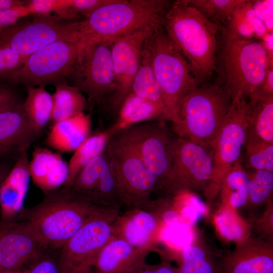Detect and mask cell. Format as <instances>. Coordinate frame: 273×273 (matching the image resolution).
<instances>
[{"mask_svg": "<svg viewBox=\"0 0 273 273\" xmlns=\"http://www.w3.org/2000/svg\"><path fill=\"white\" fill-rule=\"evenodd\" d=\"M249 105L244 99H233L226 117L212 144L214 171L209 195L218 193L226 172L241 159L247 139Z\"/></svg>", "mask_w": 273, "mask_h": 273, "instance_id": "cell-14", "label": "cell"}, {"mask_svg": "<svg viewBox=\"0 0 273 273\" xmlns=\"http://www.w3.org/2000/svg\"><path fill=\"white\" fill-rule=\"evenodd\" d=\"M246 0H186L220 29L226 26L236 9Z\"/></svg>", "mask_w": 273, "mask_h": 273, "instance_id": "cell-34", "label": "cell"}, {"mask_svg": "<svg viewBox=\"0 0 273 273\" xmlns=\"http://www.w3.org/2000/svg\"><path fill=\"white\" fill-rule=\"evenodd\" d=\"M214 171L211 149L177 136L168 177L162 190L173 196L204 191L208 195Z\"/></svg>", "mask_w": 273, "mask_h": 273, "instance_id": "cell-10", "label": "cell"}, {"mask_svg": "<svg viewBox=\"0 0 273 273\" xmlns=\"http://www.w3.org/2000/svg\"><path fill=\"white\" fill-rule=\"evenodd\" d=\"M27 273H60V271L58 261L50 257H40L28 268Z\"/></svg>", "mask_w": 273, "mask_h": 273, "instance_id": "cell-43", "label": "cell"}, {"mask_svg": "<svg viewBox=\"0 0 273 273\" xmlns=\"http://www.w3.org/2000/svg\"><path fill=\"white\" fill-rule=\"evenodd\" d=\"M213 222L217 233L227 241L237 244L251 237V225L237 210L220 205Z\"/></svg>", "mask_w": 273, "mask_h": 273, "instance_id": "cell-32", "label": "cell"}, {"mask_svg": "<svg viewBox=\"0 0 273 273\" xmlns=\"http://www.w3.org/2000/svg\"><path fill=\"white\" fill-rule=\"evenodd\" d=\"M221 263L222 273H273L272 245L250 237L237 243Z\"/></svg>", "mask_w": 273, "mask_h": 273, "instance_id": "cell-18", "label": "cell"}, {"mask_svg": "<svg viewBox=\"0 0 273 273\" xmlns=\"http://www.w3.org/2000/svg\"><path fill=\"white\" fill-rule=\"evenodd\" d=\"M249 179L247 204L257 206L271 200L273 191V172L246 170Z\"/></svg>", "mask_w": 273, "mask_h": 273, "instance_id": "cell-37", "label": "cell"}, {"mask_svg": "<svg viewBox=\"0 0 273 273\" xmlns=\"http://www.w3.org/2000/svg\"><path fill=\"white\" fill-rule=\"evenodd\" d=\"M119 107L117 119L106 130L110 136L137 124L156 120L167 121L164 112L158 106L131 92Z\"/></svg>", "mask_w": 273, "mask_h": 273, "instance_id": "cell-24", "label": "cell"}, {"mask_svg": "<svg viewBox=\"0 0 273 273\" xmlns=\"http://www.w3.org/2000/svg\"><path fill=\"white\" fill-rule=\"evenodd\" d=\"M20 104L13 91L5 87H0V113L15 108Z\"/></svg>", "mask_w": 273, "mask_h": 273, "instance_id": "cell-45", "label": "cell"}, {"mask_svg": "<svg viewBox=\"0 0 273 273\" xmlns=\"http://www.w3.org/2000/svg\"><path fill=\"white\" fill-rule=\"evenodd\" d=\"M80 20L64 21L53 16L16 23L0 32V47H8L26 57L59 41L81 43Z\"/></svg>", "mask_w": 273, "mask_h": 273, "instance_id": "cell-12", "label": "cell"}, {"mask_svg": "<svg viewBox=\"0 0 273 273\" xmlns=\"http://www.w3.org/2000/svg\"><path fill=\"white\" fill-rule=\"evenodd\" d=\"M27 151L17 158L0 188L1 220L15 221L23 212L30 176Z\"/></svg>", "mask_w": 273, "mask_h": 273, "instance_id": "cell-19", "label": "cell"}, {"mask_svg": "<svg viewBox=\"0 0 273 273\" xmlns=\"http://www.w3.org/2000/svg\"><path fill=\"white\" fill-rule=\"evenodd\" d=\"M28 270V268L25 269L24 270L21 271H18V272H3V273H27Z\"/></svg>", "mask_w": 273, "mask_h": 273, "instance_id": "cell-48", "label": "cell"}, {"mask_svg": "<svg viewBox=\"0 0 273 273\" xmlns=\"http://www.w3.org/2000/svg\"><path fill=\"white\" fill-rule=\"evenodd\" d=\"M31 15L26 6L0 10V32L16 24L23 17Z\"/></svg>", "mask_w": 273, "mask_h": 273, "instance_id": "cell-40", "label": "cell"}, {"mask_svg": "<svg viewBox=\"0 0 273 273\" xmlns=\"http://www.w3.org/2000/svg\"><path fill=\"white\" fill-rule=\"evenodd\" d=\"M152 204L147 208L127 209L123 214H119L112 224L113 236L135 248L152 250L165 219L153 210Z\"/></svg>", "mask_w": 273, "mask_h": 273, "instance_id": "cell-17", "label": "cell"}, {"mask_svg": "<svg viewBox=\"0 0 273 273\" xmlns=\"http://www.w3.org/2000/svg\"><path fill=\"white\" fill-rule=\"evenodd\" d=\"M119 211L96 210L61 248L60 273H94L97 256L113 237L112 224Z\"/></svg>", "mask_w": 273, "mask_h": 273, "instance_id": "cell-9", "label": "cell"}, {"mask_svg": "<svg viewBox=\"0 0 273 273\" xmlns=\"http://www.w3.org/2000/svg\"><path fill=\"white\" fill-rule=\"evenodd\" d=\"M150 251L135 248L113 236L99 252L94 273H129L145 261Z\"/></svg>", "mask_w": 273, "mask_h": 273, "instance_id": "cell-22", "label": "cell"}, {"mask_svg": "<svg viewBox=\"0 0 273 273\" xmlns=\"http://www.w3.org/2000/svg\"><path fill=\"white\" fill-rule=\"evenodd\" d=\"M73 85L88 99L101 104L112 100L117 91L110 44L90 41L81 44L69 76Z\"/></svg>", "mask_w": 273, "mask_h": 273, "instance_id": "cell-11", "label": "cell"}, {"mask_svg": "<svg viewBox=\"0 0 273 273\" xmlns=\"http://www.w3.org/2000/svg\"><path fill=\"white\" fill-rule=\"evenodd\" d=\"M172 2L167 0H109L81 20L82 43L111 44L117 38L147 26H163Z\"/></svg>", "mask_w": 273, "mask_h": 273, "instance_id": "cell-2", "label": "cell"}, {"mask_svg": "<svg viewBox=\"0 0 273 273\" xmlns=\"http://www.w3.org/2000/svg\"><path fill=\"white\" fill-rule=\"evenodd\" d=\"M220 29L223 39L220 54L221 85L233 99L249 98L262 81L268 68L272 66L270 53L263 42Z\"/></svg>", "mask_w": 273, "mask_h": 273, "instance_id": "cell-4", "label": "cell"}, {"mask_svg": "<svg viewBox=\"0 0 273 273\" xmlns=\"http://www.w3.org/2000/svg\"><path fill=\"white\" fill-rule=\"evenodd\" d=\"M110 136L106 130L90 135L74 151L68 163V177L64 189H69L79 171L105 151Z\"/></svg>", "mask_w": 273, "mask_h": 273, "instance_id": "cell-28", "label": "cell"}, {"mask_svg": "<svg viewBox=\"0 0 273 273\" xmlns=\"http://www.w3.org/2000/svg\"><path fill=\"white\" fill-rule=\"evenodd\" d=\"M271 97H273L272 66L268 68L262 81L249 97V101H253L261 98Z\"/></svg>", "mask_w": 273, "mask_h": 273, "instance_id": "cell-41", "label": "cell"}, {"mask_svg": "<svg viewBox=\"0 0 273 273\" xmlns=\"http://www.w3.org/2000/svg\"><path fill=\"white\" fill-rule=\"evenodd\" d=\"M81 45L79 42H55L28 56L21 67L1 75L0 79L26 87L55 85L71 75Z\"/></svg>", "mask_w": 273, "mask_h": 273, "instance_id": "cell-8", "label": "cell"}, {"mask_svg": "<svg viewBox=\"0 0 273 273\" xmlns=\"http://www.w3.org/2000/svg\"><path fill=\"white\" fill-rule=\"evenodd\" d=\"M177 273H222L221 261L196 241L180 251Z\"/></svg>", "mask_w": 273, "mask_h": 273, "instance_id": "cell-29", "label": "cell"}, {"mask_svg": "<svg viewBox=\"0 0 273 273\" xmlns=\"http://www.w3.org/2000/svg\"><path fill=\"white\" fill-rule=\"evenodd\" d=\"M158 179L161 190L169 174L176 135L165 120L143 122L117 132Z\"/></svg>", "mask_w": 273, "mask_h": 273, "instance_id": "cell-13", "label": "cell"}, {"mask_svg": "<svg viewBox=\"0 0 273 273\" xmlns=\"http://www.w3.org/2000/svg\"><path fill=\"white\" fill-rule=\"evenodd\" d=\"M91 128L90 116L81 112L53 123L46 143L61 153L74 151L90 135Z\"/></svg>", "mask_w": 273, "mask_h": 273, "instance_id": "cell-23", "label": "cell"}, {"mask_svg": "<svg viewBox=\"0 0 273 273\" xmlns=\"http://www.w3.org/2000/svg\"><path fill=\"white\" fill-rule=\"evenodd\" d=\"M129 273H177L176 267H173L167 260L154 264L143 262Z\"/></svg>", "mask_w": 273, "mask_h": 273, "instance_id": "cell-42", "label": "cell"}, {"mask_svg": "<svg viewBox=\"0 0 273 273\" xmlns=\"http://www.w3.org/2000/svg\"><path fill=\"white\" fill-rule=\"evenodd\" d=\"M29 171L33 183L44 194L64 187L68 177V165L60 152L37 147L29 163Z\"/></svg>", "mask_w": 273, "mask_h": 273, "instance_id": "cell-21", "label": "cell"}, {"mask_svg": "<svg viewBox=\"0 0 273 273\" xmlns=\"http://www.w3.org/2000/svg\"><path fill=\"white\" fill-rule=\"evenodd\" d=\"M256 18L252 1L246 0L234 11L226 26L220 29L243 37L251 38L253 33V21Z\"/></svg>", "mask_w": 273, "mask_h": 273, "instance_id": "cell-38", "label": "cell"}, {"mask_svg": "<svg viewBox=\"0 0 273 273\" xmlns=\"http://www.w3.org/2000/svg\"><path fill=\"white\" fill-rule=\"evenodd\" d=\"M107 161V156L105 150L83 167L76 176L70 187L65 190L89 203L91 197L99 185Z\"/></svg>", "mask_w": 273, "mask_h": 273, "instance_id": "cell-33", "label": "cell"}, {"mask_svg": "<svg viewBox=\"0 0 273 273\" xmlns=\"http://www.w3.org/2000/svg\"><path fill=\"white\" fill-rule=\"evenodd\" d=\"M130 92L158 106L167 120L162 94L153 70L150 53L145 43L140 65L132 81Z\"/></svg>", "mask_w": 273, "mask_h": 273, "instance_id": "cell-26", "label": "cell"}, {"mask_svg": "<svg viewBox=\"0 0 273 273\" xmlns=\"http://www.w3.org/2000/svg\"><path fill=\"white\" fill-rule=\"evenodd\" d=\"M53 96V111L51 120L53 123L69 118L84 112L88 106L87 100L76 87L65 82L55 85Z\"/></svg>", "mask_w": 273, "mask_h": 273, "instance_id": "cell-27", "label": "cell"}, {"mask_svg": "<svg viewBox=\"0 0 273 273\" xmlns=\"http://www.w3.org/2000/svg\"><path fill=\"white\" fill-rule=\"evenodd\" d=\"M244 148L248 169L273 172V143L261 140L248 132Z\"/></svg>", "mask_w": 273, "mask_h": 273, "instance_id": "cell-35", "label": "cell"}, {"mask_svg": "<svg viewBox=\"0 0 273 273\" xmlns=\"http://www.w3.org/2000/svg\"><path fill=\"white\" fill-rule=\"evenodd\" d=\"M26 88L27 95L23 106L29 120L41 133L51 120L53 96L43 86Z\"/></svg>", "mask_w": 273, "mask_h": 273, "instance_id": "cell-30", "label": "cell"}, {"mask_svg": "<svg viewBox=\"0 0 273 273\" xmlns=\"http://www.w3.org/2000/svg\"><path fill=\"white\" fill-rule=\"evenodd\" d=\"M163 28L188 62L199 84L216 70L217 34L219 27L186 0L172 2Z\"/></svg>", "mask_w": 273, "mask_h": 273, "instance_id": "cell-1", "label": "cell"}, {"mask_svg": "<svg viewBox=\"0 0 273 273\" xmlns=\"http://www.w3.org/2000/svg\"><path fill=\"white\" fill-rule=\"evenodd\" d=\"M26 6L31 15L39 17L53 16L64 21H74L80 18L71 5V0H31L27 1Z\"/></svg>", "mask_w": 273, "mask_h": 273, "instance_id": "cell-36", "label": "cell"}, {"mask_svg": "<svg viewBox=\"0 0 273 273\" xmlns=\"http://www.w3.org/2000/svg\"><path fill=\"white\" fill-rule=\"evenodd\" d=\"M40 134L29 120L23 103L0 113V157L11 153L20 155Z\"/></svg>", "mask_w": 273, "mask_h": 273, "instance_id": "cell-20", "label": "cell"}, {"mask_svg": "<svg viewBox=\"0 0 273 273\" xmlns=\"http://www.w3.org/2000/svg\"><path fill=\"white\" fill-rule=\"evenodd\" d=\"M147 26L124 34L110 44L117 91L111 100L113 107L120 106L130 93L133 79L139 68L144 44L154 29Z\"/></svg>", "mask_w": 273, "mask_h": 273, "instance_id": "cell-15", "label": "cell"}, {"mask_svg": "<svg viewBox=\"0 0 273 273\" xmlns=\"http://www.w3.org/2000/svg\"><path fill=\"white\" fill-rule=\"evenodd\" d=\"M105 152L116 175L122 205L127 209L149 207L153 193L161 190L157 178L118 133L110 136Z\"/></svg>", "mask_w": 273, "mask_h": 273, "instance_id": "cell-7", "label": "cell"}, {"mask_svg": "<svg viewBox=\"0 0 273 273\" xmlns=\"http://www.w3.org/2000/svg\"><path fill=\"white\" fill-rule=\"evenodd\" d=\"M25 4L18 0H0V10L25 6Z\"/></svg>", "mask_w": 273, "mask_h": 273, "instance_id": "cell-46", "label": "cell"}, {"mask_svg": "<svg viewBox=\"0 0 273 273\" xmlns=\"http://www.w3.org/2000/svg\"><path fill=\"white\" fill-rule=\"evenodd\" d=\"M232 100L221 84L197 85L181 99L172 129L178 137L211 149Z\"/></svg>", "mask_w": 273, "mask_h": 273, "instance_id": "cell-3", "label": "cell"}, {"mask_svg": "<svg viewBox=\"0 0 273 273\" xmlns=\"http://www.w3.org/2000/svg\"><path fill=\"white\" fill-rule=\"evenodd\" d=\"M221 205L237 210L247 204L249 179L242 159L236 163L223 175L218 190Z\"/></svg>", "mask_w": 273, "mask_h": 273, "instance_id": "cell-25", "label": "cell"}, {"mask_svg": "<svg viewBox=\"0 0 273 273\" xmlns=\"http://www.w3.org/2000/svg\"><path fill=\"white\" fill-rule=\"evenodd\" d=\"M27 57L9 48L0 47V76L21 67Z\"/></svg>", "mask_w": 273, "mask_h": 273, "instance_id": "cell-39", "label": "cell"}, {"mask_svg": "<svg viewBox=\"0 0 273 273\" xmlns=\"http://www.w3.org/2000/svg\"><path fill=\"white\" fill-rule=\"evenodd\" d=\"M271 200L267 202V207L261 217L255 222L258 231L266 236L272 234V204Z\"/></svg>", "mask_w": 273, "mask_h": 273, "instance_id": "cell-44", "label": "cell"}, {"mask_svg": "<svg viewBox=\"0 0 273 273\" xmlns=\"http://www.w3.org/2000/svg\"><path fill=\"white\" fill-rule=\"evenodd\" d=\"M8 174V173L7 174V171L5 168H4L2 166H0V188Z\"/></svg>", "mask_w": 273, "mask_h": 273, "instance_id": "cell-47", "label": "cell"}, {"mask_svg": "<svg viewBox=\"0 0 273 273\" xmlns=\"http://www.w3.org/2000/svg\"><path fill=\"white\" fill-rule=\"evenodd\" d=\"M45 247L26 222L0 221V273L26 269Z\"/></svg>", "mask_w": 273, "mask_h": 273, "instance_id": "cell-16", "label": "cell"}, {"mask_svg": "<svg viewBox=\"0 0 273 273\" xmlns=\"http://www.w3.org/2000/svg\"><path fill=\"white\" fill-rule=\"evenodd\" d=\"M248 132L273 143V97L248 101Z\"/></svg>", "mask_w": 273, "mask_h": 273, "instance_id": "cell-31", "label": "cell"}, {"mask_svg": "<svg viewBox=\"0 0 273 273\" xmlns=\"http://www.w3.org/2000/svg\"><path fill=\"white\" fill-rule=\"evenodd\" d=\"M46 195L26 222L46 247L61 248L99 209L67 190Z\"/></svg>", "mask_w": 273, "mask_h": 273, "instance_id": "cell-5", "label": "cell"}, {"mask_svg": "<svg viewBox=\"0 0 273 273\" xmlns=\"http://www.w3.org/2000/svg\"><path fill=\"white\" fill-rule=\"evenodd\" d=\"M145 45L150 53L162 94L167 120L175 124L181 99L199 84L186 59L167 35L163 26L156 28Z\"/></svg>", "mask_w": 273, "mask_h": 273, "instance_id": "cell-6", "label": "cell"}]
</instances>
